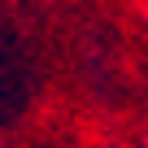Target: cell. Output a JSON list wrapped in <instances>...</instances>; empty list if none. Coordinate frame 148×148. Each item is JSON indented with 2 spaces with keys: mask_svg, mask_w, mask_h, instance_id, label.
Returning a JSON list of instances; mask_svg holds the SVG:
<instances>
[]
</instances>
